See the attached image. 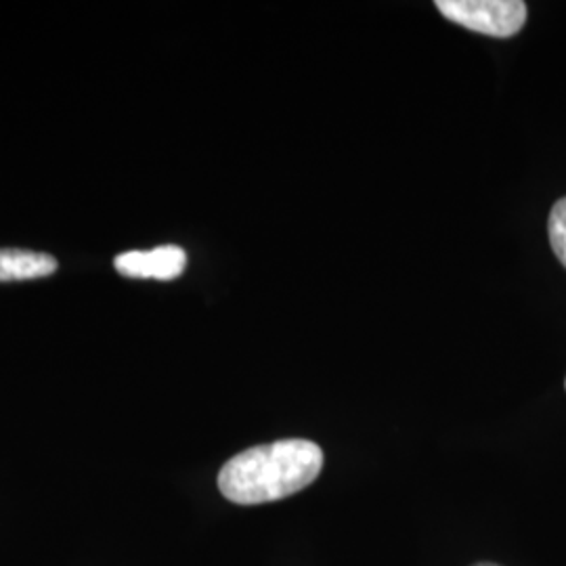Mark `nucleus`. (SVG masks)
Wrapping results in <instances>:
<instances>
[{
  "mask_svg": "<svg viewBox=\"0 0 566 566\" xmlns=\"http://www.w3.org/2000/svg\"><path fill=\"white\" fill-rule=\"evenodd\" d=\"M322 447L304 439H285L231 458L219 472V489L233 504L259 506L303 491L322 474Z\"/></svg>",
  "mask_w": 566,
  "mask_h": 566,
  "instance_id": "obj_1",
  "label": "nucleus"
},
{
  "mask_svg": "<svg viewBox=\"0 0 566 566\" xmlns=\"http://www.w3.org/2000/svg\"><path fill=\"white\" fill-rule=\"evenodd\" d=\"M437 9L447 20L495 39L518 34L526 21L521 0H437Z\"/></svg>",
  "mask_w": 566,
  "mask_h": 566,
  "instance_id": "obj_2",
  "label": "nucleus"
},
{
  "mask_svg": "<svg viewBox=\"0 0 566 566\" xmlns=\"http://www.w3.org/2000/svg\"><path fill=\"white\" fill-rule=\"evenodd\" d=\"M116 271L135 280H177L187 266V254L179 245H160L154 250H133L114 259Z\"/></svg>",
  "mask_w": 566,
  "mask_h": 566,
  "instance_id": "obj_3",
  "label": "nucleus"
},
{
  "mask_svg": "<svg viewBox=\"0 0 566 566\" xmlns=\"http://www.w3.org/2000/svg\"><path fill=\"white\" fill-rule=\"evenodd\" d=\"M57 271V261L51 254L32 250H0V282H25L53 275Z\"/></svg>",
  "mask_w": 566,
  "mask_h": 566,
  "instance_id": "obj_4",
  "label": "nucleus"
},
{
  "mask_svg": "<svg viewBox=\"0 0 566 566\" xmlns=\"http://www.w3.org/2000/svg\"><path fill=\"white\" fill-rule=\"evenodd\" d=\"M547 233L556 259L565 264L566 269V198L554 203L547 221Z\"/></svg>",
  "mask_w": 566,
  "mask_h": 566,
  "instance_id": "obj_5",
  "label": "nucleus"
},
{
  "mask_svg": "<svg viewBox=\"0 0 566 566\" xmlns=\"http://www.w3.org/2000/svg\"><path fill=\"white\" fill-rule=\"evenodd\" d=\"M474 566H500V565H493V563H481V565H474Z\"/></svg>",
  "mask_w": 566,
  "mask_h": 566,
  "instance_id": "obj_6",
  "label": "nucleus"
},
{
  "mask_svg": "<svg viewBox=\"0 0 566 566\" xmlns=\"http://www.w3.org/2000/svg\"><path fill=\"white\" fill-rule=\"evenodd\" d=\"M565 386H566V382H565Z\"/></svg>",
  "mask_w": 566,
  "mask_h": 566,
  "instance_id": "obj_7",
  "label": "nucleus"
}]
</instances>
